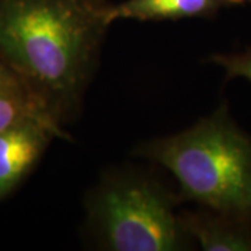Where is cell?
<instances>
[{"label":"cell","instance_id":"1","mask_svg":"<svg viewBox=\"0 0 251 251\" xmlns=\"http://www.w3.org/2000/svg\"><path fill=\"white\" fill-rule=\"evenodd\" d=\"M110 10L106 0H0V62L60 125L92 78Z\"/></svg>","mask_w":251,"mask_h":251},{"label":"cell","instance_id":"2","mask_svg":"<svg viewBox=\"0 0 251 251\" xmlns=\"http://www.w3.org/2000/svg\"><path fill=\"white\" fill-rule=\"evenodd\" d=\"M145 155L168 168L187 197L221 212L251 209V141L222 112L153 141Z\"/></svg>","mask_w":251,"mask_h":251},{"label":"cell","instance_id":"3","mask_svg":"<svg viewBox=\"0 0 251 251\" xmlns=\"http://www.w3.org/2000/svg\"><path fill=\"white\" fill-rule=\"evenodd\" d=\"M92 216L106 247L116 251H171L180 243V225L169 198L138 177L103 183Z\"/></svg>","mask_w":251,"mask_h":251},{"label":"cell","instance_id":"4","mask_svg":"<svg viewBox=\"0 0 251 251\" xmlns=\"http://www.w3.org/2000/svg\"><path fill=\"white\" fill-rule=\"evenodd\" d=\"M53 137H64L62 127L42 120H27L0 131V200L27 176Z\"/></svg>","mask_w":251,"mask_h":251},{"label":"cell","instance_id":"5","mask_svg":"<svg viewBox=\"0 0 251 251\" xmlns=\"http://www.w3.org/2000/svg\"><path fill=\"white\" fill-rule=\"evenodd\" d=\"M225 0H127L112 6V23L119 18L159 21L204 16L216 10Z\"/></svg>","mask_w":251,"mask_h":251},{"label":"cell","instance_id":"6","mask_svg":"<svg viewBox=\"0 0 251 251\" xmlns=\"http://www.w3.org/2000/svg\"><path fill=\"white\" fill-rule=\"evenodd\" d=\"M27 120H42L60 127V123L32 95L0 92V131Z\"/></svg>","mask_w":251,"mask_h":251},{"label":"cell","instance_id":"7","mask_svg":"<svg viewBox=\"0 0 251 251\" xmlns=\"http://www.w3.org/2000/svg\"><path fill=\"white\" fill-rule=\"evenodd\" d=\"M190 232L206 251H250L251 239L247 234L222 225L191 221Z\"/></svg>","mask_w":251,"mask_h":251},{"label":"cell","instance_id":"8","mask_svg":"<svg viewBox=\"0 0 251 251\" xmlns=\"http://www.w3.org/2000/svg\"><path fill=\"white\" fill-rule=\"evenodd\" d=\"M230 77H242L251 81V52L234 56H216L214 57Z\"/></svg>","mask_w":251,"mask_h":251},{"label":"cell","instance_id":"9","mask_svg":"<svg viewBox=\"0 0 251 251\" xmlns=\"http://www.w3.org/2000/svg\"><path fill=\"white\" fill-rule=\"evenodd\" d=\"M0 92L29 94V91L25 88V85L20 81L17 75L11 72L9 67H6V64H3L1 62H0Z\"/></svg>","mask_w":251,"mask_h":251}]
</instances>
